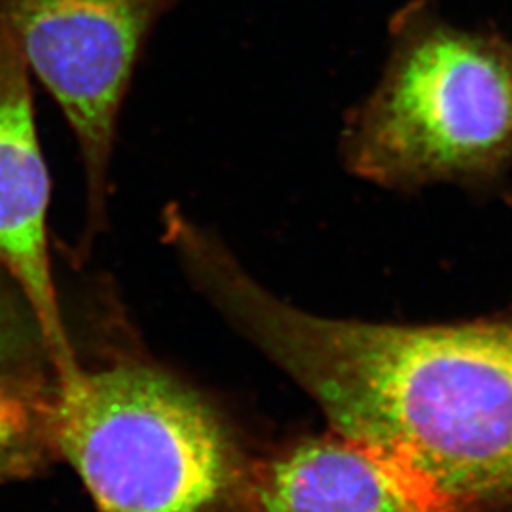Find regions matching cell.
Segmentation results:
<instances>
[{"mask_svg":"<svg viewBox=\"0 0 512 512\" xmlns=\"http://www.w3.org/2000/svg\"><path fill=\"white\" fill-rule=\"evenodd\" d=\"M167 243L334 433L401 463L456 511L511 505L512 317L423 327L317 317L268 293L192 219L175 220Z\"/></svg>","mask_w":512,"mask_h":512,"instance_id":"obj_1","label":"cell"},{"mask_svg":"<svg viewBox=\"0 0 512 512\" xmlns=\"http://www.w3.org/2000/svg\"><path fill=\"white\" fill-rule=\"evenodd\" d=\"M247 512H459L423 478L340 433L249 467Z\"/></svg>","mask_w":512,"mask_h":512,"instance_id":"obj_6","label":"cell"},{"mask_svg":"<svg viewBox=\"0 0 512 512\" xmlns=\"http://www.w3.org/2000/svg\"><path fill=\"white\" fill-rule=\"evenodd\" d=\"M50 391L38 378L0 376V480L31 473L52 452Z\"/></svg>","mask_w":512,"mask_h":512,"instance_id":"obj_7","label":"cell"},{"mask_svg":"<svg viewBox=\"0 0 512 512\" xmlns=\"http://www.w3.org/2000/svg\"><path fill=\"white\" fill-rule=\"evenodd\" d=\"M48 435L97 512L243 509L249 467L217 412L158 368L124 363L54 384Z\"/></svg>","mask_w":512,"mask_h":512,"instance_id":"obj_3","label":"cell"},{"mask_svg":"<svg viewBox=\"0 0 512 512\" xmlns=\"http://www.w3.org/2000/svg\"><path fill=\"white\" fill-rule=\"evenodd\" d=\"M183 0H0V29L73 131L88 226L107 220L118 120L158 23Z\"/></svg>","mask_w":512,"mask_h":512,"instance_id":"obj_4","label":"cell"},{"mask_svg":"<svg viewBox=\"0 0 512 512\" xmlns=\"http://www.w3.org/2000/svg\"><path fill=\"white\" fill-rule=\"evenodd\" d=\"M38 357L48 359L37 321L16 283L0 270V376L37 378Z\"/></svg>","mask_w":512,"mask_h":512,"instance_id":"obj_8","label":"cell"},{"mask_svg":"<svg viewBox=\"0 0 512 512\" xmlns=\"http://www.w3.org/2000/svg\"><path fill=\"white\" fill-rule=\"evenodd\" d=\"M52 179L38 139L31 73L0 29V270L37 321L55 384L82 372L55 289L48 211Z\"/></svg>","mask_w":512,"mask_h":512,"instance_id":"obj_5","label":"cell"},{"mask_svg":"<svg viewBox=\"0 0 512 512\" xmlns=\"http://www.w3.org/2000/svg\"><path fill=\"white\" fill-rule=\"evenodd\" d=\"M349 173L395 192L499 188L512 167V40L471 29L433 0L389 21L384 71L338 139Z\"/></svg>","mask_w":512,"mask_h":512,"instance_id":"obj_2","label":"cell"}]
</instances>
